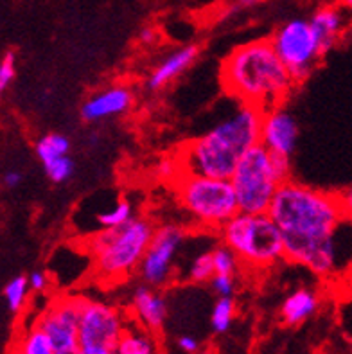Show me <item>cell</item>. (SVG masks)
Instances as JSON below:
<instances>
[{
    "mask_svg": "<svg viewBox=\"0 0 352 354\" xmlns=\"http://www.w3.org/2000/svg\"><path fill=\"white\" fill-rule=\"evenodd\" d=\"M156 40H158V31L155 27H144L138 32V41L142 45H153Z\"/></svg>",
    "mask_w": 352,
    "mask_h": 354,
    "instance_id": "cell-33",
    "label": "cell"
},
{
    "mask_svg": "<svg viewBox=\"0 0 352 354\" xmlns=\"http://www.w3.org/2000/svg\"><path fill=\"white\" fill-rule=\"evenodd\" d=\"M340 6L347 11V15H351L352 17V0H342V4Z\"/></svg>",
    "mask_w": 352,
    "mask_h": 354,
    "instance_id": "cell-37",
    "label": "cell"
},
{
    "mask_svg": "<svg viewBox=\"0 0 352 354\" xmlns=\"http://www.w3.org/2000/svg\"><path fill=\"white\" fill-rule=\"evenodd\" d=\"M268 216L284 243V261L333 279L352 265V221L345 220L336 193L286 180L273 194Z\"/></svg>",
    "mask_w": 352,
    "mask_h": 354,
    "instance_id": "cell-1",
    "label": "cell"
},
{
    "mask_svg": "<svg viewBox=\"0 0 352 354\" xmlns=\"http://www.w3.org/2000/svg\"><path fill=\"white\" fill-rule=\"evenodd\" d=\"M196 354H214V353H212V351H207V349H205V351H201V349H200Z\"/></svg>",
    "mask_w": 352,
    "mask_h": 354,
    "instance_id": "cell-38",
    "label": "cell"
},
{
    "mask_svg": "<svg viewBox=\"0 0 352 354\" xmlns=\"http://www.w3.org/2000/svg\"><path fill=\"white\" fill-rule=\"evenodd\" d=\"M80 295L54 297L35 324L47 335L56 354H77L80 337Z\"/></svg>",
    "mask_w": 352,
    "mask_h": 354,
    "instance_id": "cell-11",
    "label": "cell"
},
{
    "mask_svg": "<svg viewBox=\"0 0 352 354\" xmlns=\"http://www.w3.org/2000/svg\"><path fill=\"white\" fill-rule=\"evenodd\" d=\"M11 349L18 354H56L47 335L35 322L17 338Z\"/></svg>",
    "mask_w": 352,
    "mask_h": 354,
    "instance_id": "cell-20",
    "label": "cell"
},
{
    "mask_svg": "<svg viewBox=\"0 0 352 354\" xmlns=\"http://www.w3.org/2000/svg\"><path fill=\"white\" fill-rule=\"evenodd\" d=\"M29 295H31V288H29L26 275H17L4 288L6 304L11 313H22L29 302Z\"/></svg>",
    "mask_w": 352,
    "mask_h": 354,
    "instance_id": "cell-23",
    "label": "cell"
},
{
    "mask_svg": "<svg viewBox=\"0 0 352 354\" xmlns=\"http://www.w3.org/2000/svg\"><path fill=\"white\" fill-rule=\"evenodd\" d=\"M27 283H29L31 292L45 293L50 286V279L49 275L45 274V272H41V270H35V272H31L29 277H27Z\"/></svg>",
    "mask_w": 352,
    "mask_h": 354,
    "instance_id": "cell-30",
    "label": "cell"
},
{
    "mask_svg": "<svg viewBox=\"0 0 352 354\" xmlns=\"http://www.w3.org/2000/svg\"><path fill=\"white\" fill-rule=\"evenodd\" d=\"M135 106V92L128 85H110L98 90L81 104V117L86 122H101L128 113Z\"/></svg>",
    "mask_w": 352,
    "mask_h": 354,
    "instance_id": "cell-13",
    "label": "cell"
},
{
    "mask_svg": "<svg viewBox=\"0 0 352 354\" xmlns=\"http://www.w3.org/2000/svg\"><path fill=\"white\" fill-rule=\"evenodd\" d=\"M338 196V203L340 209H342V214H344L345 220L352 221V187L344 189V191H340L336 193Z\"/></svg>",
    "mask_w": 352,
    "mask_h": 354,
    "instance_id": "cell-32",
    "label": "cell"
},
{
    "mask_svg": "<svg viewBox=\"0 0 352 354\" xmlns=\"http://www.w3.org/2000/svg\"><path fill=\"white\" fill-rule=\"evenodd\" d=\"M320 306V297L313 288H297L286 297L281 304V319L286 326H300L302 322L317 313Z\"/></svg>",
    "mask_w": 352,
    "mask_h": 354,
    "instance_id": "cell-17",
    "label": "cell"
},
{
    "mask_svg": "<svg viewBox=\"0 0 352 354\" xmlns=\"http://www.w3.org/2000/svg\"><path fill=\"white\" fill-rule=\"evenodd\" d=\"M20 182H22V173H18V171H8V173L4 175L6 187L15 189L20 185Z\"/></svg>",
    "mask_w": 352,
    "mask_h": 354,
    "instance_id": "cell-34",
    "label": "cell"
},
{
    "mask_svg": "<svg viewBox=\"0 0 352 354\" xmlns=\"http://www.w3.org/2000/svg\"><path fill=\"white\" fill-rule=\"evenodd\" d=\"M77 354H113V349H108V347L89 346V347H80Z\"/></svg>",
    "mask_w": 352,
    "mask_h": 354,
    "instance_id": "cell-35",
    "label": "cell"
},
{
    "mask_svg": "<svg viewBox=\"0 0 352 354\" xmlns=\"http://www.w3.org/2000/svg\"><path fill=\"white\" fill-rule=\"evenodd\" d=\"M176 346H178V349L185 354H196L198 351L201 349L200 340H198L196 337H192V335H182V337H178Z\"/></svg>",
    "mask_w": 352,
    "mask_h": 354,
    "instance_id": "cell-31",
    "label": "cell"
},
{
    "mask_svg": "<svg viewBox=\"0 0 352 354\" xmlns=\"http://www.w3.org/2000/svg\"><path fill=\"white\" fill-rule=\"evenodd\" d=\"M218 236L221 245L239 257L243 268L263 272L284 261L282 234L268 212H237L218 230Z\"/></svg>",
    "mask_w": 352,
    "mask_h": 354,
    "instance_id": "cell-6",
    "label": "cell"
},
{
    "mask_svg": "<svg viewBox=\"0 0 352 354\" xmlns=\"http://www.w3.org/2000/svg\"><path fill=\"white\" fill-rule=\"evenodd\" d=\"M237 8H252V6L263 2V0H234Z\"/></svg>",
    "mask_w": 352,
    "mask_h": 354,
    "instance_id": "cell-36",
    "label": "cell"
},
{
    "mask_svg": "<svg viewBox=\"0 0 352 354\" xmlns=\"http://www.w3.org/2000/svg\"><path fill=\"white\" fill-rule=\"evenodd\" d=\"M291 178V158L268 151L255 144L237 162L230 176L237 209L246 214H264L270 209L279 185Z\"/></svg>",
    "mask_w": 352,
    "mask_h": 354,
    "instance_id": "cell-5",
    "label": "cell"
},
{
    "mask_svg": "<svg viewBox=\"0 0 352 354\" xmlns=\"http://www.w3.org/2000/svg\"><path fill=\"white\" fill-rule=\"evenodd\" d=\"M74 160L71 158V155L67 157H62V158H56V160L49 162V164H45L44 171L47 178L53 182V184H65L68 180L72 178L74 175Z\"/></svg>",
    "mask_w": 352,
    "mask_h": 354,
    "instance_id": "cell-26",
    "label": "cell"
},
{
    "mask_svg": "<svg viewBox=\"0 0 352 354\" xmlns=\"http://www.w3.org/2000/svg\"><path fill=\"white\" fill-rule=\"evenodd\" d=\"M237 313V304L234 297H218V301L210 311V328L216 335H223L232 328Z\"/></svg>",
    "mask_w": 352,
    "mask_h": 354,
    "instance_id": "cell-21",
    "label": "cell"
},
{
    "mask_svg": "<svg viewBox=\"0 0 352 354\" xmlns=\"http://www.w3.org/2000/svg\"><path fill=\"white\" fill-rule=\"evenodd\" d=\"M129 313L131 320L137 322L140 328L156 335L164 329L169 308L160 290L140 283L133 288L129 297Z\"/></svg>",
    "mask_w": 352,
    "mask_h": 354,
    "instance_id": "cell-14",
    "label": "cell"
},
{
    "mask_svg": "<svg viewBox=\"0 0 352 354\" xmlns=\"http://www.w3.org/2000/svg\"><path fill=\"white\" fill-rule=\"evenodd\" d=\"M182 166H180L178 158H176V155H173V157H167L164 158V160L156 166V176L160 180H169L171 184H173L174 180L178 178L180 175H182Z\"/></svg>",
    "mask_w": 352,
    "mask_h": 354,
    "instance_id": "cell-29",
    "label": "cell"
},
{
    "mask_svg": "<svg viewBox=\"0 0 352 354\" xmlns=\"http://www.w3.org/2000/svg\"><path fill=\"white\" fill-rule=\"evenodd\" d=\"M299 142V124L284 106L270 108L263 112L259 144L273 155L291 158Z\"/></svg>",
    "mask_w": 352,
    "mask_h": 354,
    "instance_id": "cell-12",
    "label": "cell"
},
{
    "mask_svg": "<svg viewBox=\"0 0 352 354\" xmlns=\"http://www.w3.org/2000/svg\"><path fill=\"white\" fill-rule=\"evenodd\" d=\"M128 320L124 311L115 306L80 295V347L98 346L113 349Z\"/></svg>",
    "mask_w": 352,
    "mask_h": 354,
    "instance_id": "cell-10",
    "label": "cell"
},
{
    "mask_svg": "<svg viewBox=\"0 0 352 354\" xmlns=\"http://www.w3.org/2000/svg\"><path fill=\"white\" fill-rule=\"evenodd\" d=\"M135 207L129 200H119L117 203H113L112 209L108 211L99 212L95 216V221H98L99 230L101 229H117V227H122L128 221H131L135 218Z\"/></svg>",
    "mask_w": 352,
    "mask_h": 354,
    "instance_id": "cell-22",
    "label": "cell"
},
{
    "mask_svg": "<svg viewBox=\"0 0 352 354\" xmlns=\"http://www.w3.org/2000/svg\"><path fill=\"white\" fill-rule=\"evenodd\" d=\"M185 239H187V230L182 225L164 223L155 227L151 241L147 245L146 254L137 270L140 283L156 290L173 283L176 275L174 259L182 250Z\"/></svg>",
    "mask_w": 352,
    "mask_h": 354,
    "instance_id": "cell-9",
    "label": "cell"
},
{
    "mask_svg": "<svg viewBox=\"0 0 352 354\" xmlns=\"http://www.w3.org/2000/svg\"><path fill=\"white\" fill-rule=\"evenodd\" d=\"M198 56H200V47L196 44L183 45L180 49L164 56L153 67L149 76L146 77V88L149 92H158V90L171 85L173 81H176L182 76L183 72L189 71L196 63Z\"/></svg>",
    "mask_w": 352,
    "mask_h": 354,
    "instance_id": "cell-15",
    "label": "cell"
},
{
    "mask_svg": "<svg viewBox=\"0 0 352 354\" xmlns=\"http://www.w3.org/2000/svg\"><path fill=\"white\" fill-rule=\"evenodd\" d=\"M263 110L237 103L210 130L189 140L178 149L176 158L183 173L207 178L230 180L243 153L259 144Z\"/></svg>",
    "mask_w": 352,
    "mask_h": 354,
    "instance_id": "cell-2",
    "label": "cell"
},
{
    "mask_svg": "<svg viewBox=\"0 0 352 354\" xmlns=\"http://www.w3.org/2000/svg\"><path fill=\"white\" fill-rule=\"evenodd\" d=\"M171 187L183 212L205 232L218 234V230L239 212L230 180L182 173Z\"/></svg>",
    "mask_w": 352,
    "mask_h": 354,
    "instance_id": "cell-7",
    "label": "cell"
},
{
    "mask_svg": "<svg viewBox=\"0 0 352 354\" xmlns=\"http://www.w3.org/2000/svg\"><path fill=\"white\" fill-rule=\"evenodd\" d=\"M209 284L218 297H234V293L237 292V275L214 274Z\"/></svg>",
    "mask_w": 352,
    "mask_h": 354,
    "instance_id": "cell-28",
    "label": "cell"
},
{
    "mask_svg": "<svg viewBox=\"0 0 352 354\" xmlns=\"http://www.w3.org/2000/svg\"><path fill=\"white\" fill-rule=\"evenodd\" d=\"M214 275V266H212V256L209 252H200L192 257L187 268V281L194 284L209 283Z\"/></svg>",
    "mask_w": 352,
    "mask_h": 354,
    "instance_id": "cell-25",
    "label": "cell"
},
{
    "mask_svg": "<svg viewBox=\"0 0 352 354\" xmlns=\"http://www.w3.org/2000/svg\"><path fill=\"white\" fill-rule=\"evenodd\" d=\"M35 153L38 160L41 162V166L49 164V162L56 160V158L67 157L71 153V140L67 135L63 133H45L35 144Z\"/></svg>",
    "mask_w": 352,
    "mask_h": 354,
    "instance_id": "cell-19",
    "label": "cell"
},
{
    "mask_svg": "<svg viewBox=\"0 0 352 354\" xmlns=\"http://www.w3.org/2000/svg\"><path fill=\"white\" fill-rule=\"evenodd\" d=\"M210 256H212L214 274L239 275V272L243 270L239 257H237L230 248L225 247V245H216V247L210 250Z\"/></svg>",
    "mask_w": 352,
    "mask_h": 354,
    "instance_id": "cell-24",
    "label": "cell"
},
{
    "mask_svg": "<svg viewBox=\"0 0 352 354\" xmlns=\"http://www.w3.org/2000/svg\"><path fill=\"white\" fill-rule=\"evenodd\" d=\"M349 24V15L342 6H324L309 18V26L317 36L322 56L336 47Z\"/></svg>",
    "mask_w": 352,
    "mask_h": 354,
    "instance_id": "cell-16",
    "label": "cell"
},
{
    "mask_svg": "<svg viewBox=\"0 0 352 354\" xmlns=\"http://www.w3.org/2000/svg\"><path fill=\"white\" fill-rule=\"evenodd\" d=\"M219 81L237 103L250 104L263 112L282 106L297 88L270 40L248 41L230 50L219 68Z\"/></svg>",
    "mask_w": 352,
    "mask_h": 354,
    "instance_id": "cell-3",
    "label": "cell"
},
{
    "mask_svg": "<svg viewBox=\"0 0 352 354\" xmlns=\"http://www.w3.org/2000/svg\"><path fill=\"white\" fill-rule=\"evenodd\" d=\"M15 76H17V54L9 50L0 58V94H4L8 90Z\"/></svg>",
    "mask_w": 352,
    "mask_h": 354,
    "instance_id": "cell-27",
    "label": "cell"
},
{
    "mask_svg": "<svg viewBox=\"0 0 352 354\" xmlns=\"http://www.w3.org/2000/svg\"><path fill=\"white\" fill-rule=\"evenodd\" d=\"M349 272H351V275H352V265H351V268H349Z\"/></svg>",
    "mask_w": 352,
    "mask_h": 354,
    "instance_id": "cell-40",
    "label": "cell"
},
{
    "mask_svg": "<svg viewBox=\"0 0 352 354\" xmlns=\"http://www.w3.org/2000/svg\"><path fill=\"white\" fill-rule=\"evenodd\" d=\"M0 97H2V94H0Z\"/></svg>",
    "mask_w": 352,
    "mask_h": 354,
    "instance_id": "cell-41",
    "label": "cell"
},
{
    "mask_svg": "<svg viewBox=\"0 0 352 354\" xmlns=\"http://www.w3.org/2000/svg\"><path fill=\"white\" fill-rule=\"evenodd\" d=\"M8 354H18V353H17V351H15V349H9Z\"/></svg>",
    "mask_w": 352,
    "mask_h": 354,
    "instance_id": "cell-39",
    "label": "cell"
},
{
    "mask_svg": "<svg viewBox=\"0 0 352 354\" xmlns=\"http://www.w3.org/2000/svg\"><path fill=\"white\" fill-rule=\"evenodd\" d=\"M113 354H158V342L151 331L128 320L124 331L113 347Z\"/></svg>",
    "mask_w": 352,
    "mask_h": 354,
    "instance_id": "cell-18",
    "label": "cell"
},
{
    "mask_svg": "<svg viewBox=\"0 0 352 354\" xmlns=\"http://www.w3.org/2000/svg\"><path fill=\"white\" fill-rule=\"evenodd\" d=\"M155 232L149 218L135 216L117 229H101L86 241L92 272L104 284H119L128 281L138 270Z\"/></svg>",
    "mask_w": 352,
    "mask_h": 354,
    "instance_id": "cell-4",
    "label": "cell"
},
{
    "mask_svg": "<svg viewBox=\"0 0 352 354\" xmlns=\"http://www.w3.org/2000/svg\"><path fill=\"white\" fill-rule=\"evenodd\" d=\"M268 40L297 85L311 76L322 59L317 36L306 18H291L277 27Z\"/></svg>",
    "mask_w": 352,
    "mask_h": 354,
    "instance_id": "cell-8",
    "label": "cell"
}]
</instances>
